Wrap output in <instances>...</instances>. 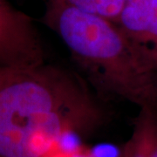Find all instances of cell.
Wrapping results in <instances>:
<instances>
[{
	"instance_id": "6da1fadb",
	"label": "cell",
	"mask_w": 157,
	"mask_h": 157,
	"mask_svg": "<svg viewBox=\"0 0 157 157\" xmlns=\"http://www.w3.org/2000/svg\"><path fill=\"white\" fill-rule=\"evenodd\" d=\"M81 74L45 61L0 67V157H46L66 135H90L108 121Z\"/></svg>"
},
{
	"instance_id": "7a4b0ae2",
	"label": "cell",
	"mask_w": 157,
	"mask_h": 157,
	"mask_svg": "<svg viewBox=\"0 0 157 157\" xmlns=\"http://www.w3.org/2000/svg\"><path fill=\"white\" fill-rule=\"evenodd\" d=\"M43 22L102 100L157 110V67L114 21L66 0H47Z\"/></svg>"
},
{
	"instance_id": "3957f363",
	"label": "cell",
	"mask_w": 157,
	"mask_h": 157,
	"mask_svg": "<svg viewBox=\"0 0 157 157\" xmlns=\"http://www.w3.org/2000/svg\"><path fill=\"white\" fill-rule=\"evenodd\" d=\"M44 45L32 17L0 0V67L45 62Z\"/></svg>"
},
{
	"instance_id": "277c9868",
	"label": "cell",
	"mask_w": 157,
	"mask_h": 157,
	"mask_svg": "<svg viewBox=\"0 0 157 157\" xmlns=\"http://www.w3.org/2000/svg\"><path fill=\"white\" fill-rule=\"evenodd\" d=\"M115 23L157 67V0H126Z\"/></svg>"
},
{
	"instance_id": "5b68a950",
	"label": "cell",
	"mask_w": 157,
	"mask_h": 157,
	"mask_svg": "<svg viewBox=\"0 0 157 157\" xmlns=\"http://www.w3.org/2000/svg\"><path fill=\"white\" fill-rule=\"evenodd\" d=\"M157 144V110L140 108L132 135L121 148L120 157H150Z\"/></svg>"
},
{
	"instance_id": "8992f818",
	"label": "cell",
	"mask_w": 157,
	"mask_h": 157,
	"mask_svg": "<svg viewBox=\"0 0 157 157\" xmlns=\"http://www.w3.org/2000/svg\"><path fill=\"white\" fill-rule=\"evenodd\" d=\"M70 5L112 21H116L126 0H66Z\"/></svg>"
},
{
	"instance_id": "52a82bcc",
	"label": "cell",
	"mask_w": 157,
	"mask_h": 157,
	"mask_svg": "<svg viewBox=\"0 0 157 157\" xmlns=\"http://www.w3.org/2000/svg\"><path fill=\"white\" fill-rule=\"evenodd\" d=\"M150 157H157V144H156V146L155 147V148H154L153 152H152Z\"/></svg>"
}]
</instances>
